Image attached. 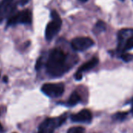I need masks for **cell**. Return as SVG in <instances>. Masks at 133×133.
<instances>
[{
	"instance_id": "2",
	"label": "cell",
	"mask_w": 133,
	"mask_h": 133,
	"mask_svg": "<svg viewBox=\"0 0 133 133\" xmlns=\"http://www.w3.org/2000/svg\"><path fill=\"white\" fill-rule=\"evenodd\" d=\"M66 118L67 115L66 114H65L60 117L49 118L45 119L40 125L37 133H54L56 129H58L65 122Z\"/></svg>"
},
{
	"instance_id": "13",
	"label": "cell",
	"mask_w": 133,
	"mask_h": 133,
	"mask_svg": "<svg viewBox=\"0 0 133 133\" xmlns=\"http://www.w3.org/2000/svg\"><path fill=\"white\" fill-rule=\"evenodd\" d=\"M67 133H85V129L83 127L76 126V127H72L69 129Z\"/></svg>"
},
{
	"instance_id": "18",
	"label": "cell",
	"mask_w": 133,
	"mask_h": 133,
	"mask_svg": "<svg viewBox=\"0 0 133 133\" xmlns=\"http://www.w3.org/2000/svg\"><path fill=\"white\" fill-rule=\"evenodd\" d=\"M121 1H124V0H121Z\"/></svg>"
},
{
	"instance_id": "11",
	"label": "cell",
	"mask_w": 133,
	"mask_h": 133,
	"mask_svg": "<svg viewBox=\"0 0 133 133\" xmlns=\"http://www.w3.org/2000/svg\"><path fill=\"white\" fill-rule=\"evenodd\" d=\"M106 30V24L104 21H101V20H99L94 26V33L95 34H101L104 31H105Z\"/></svg>"
},
{
	"instance_id": "10",
	"label": "cell",
	"mask_w": 133,
	"mask_h": 133,
	"mask_svg": "<svg viewBox=\"0 0 133 133\" xmlns=\"http://www.w3.org/2000/svg\"><path fill=\"white\" fill-rule=\"evenodd\" d=\"M80 101H81V97L79 96V94L77 92H73L70 95V97L67 101V104L69 106H75L78 103H79Z\"/></svg>"
},
{
	"instance_id": "3",
	"label": "cell",
	"mask_w": 133,
	"mask_h": 133,
	"mask_svg": "<svg viewBox=\"0 0 133 133\" xmlns=\"http://www.w3.org/2000/svg\"><path fill=\"white\" fill-rule=\"evenodd\" d=\"M51 21L48 23L45 30V37L48 41L52 40L59 32L62 26V19L56 11H52L51 13Z\"/></svg>"
},
{
	"instance_id": "6",
	"label": "cell",
	"mask_w": 133,
	"mask_h": 133,
	"mask_svg": "<svg viewBox=\"0 0 133 133\" xmlns=\"http://www.w3.org/2000/svg\"><path fill=\"white\" fill-rule=\"evenodd\" d=\"M94 44V41L87 37H79L74 38L71 42V46L73 50L77 51H83L90 48H91Z\"/></svg>"
},
{
	"instance_id": "16",
	"label": "cell",
	"mask_w": 133,
	"mask_h": 133,
	"mask_svg": "<svg viewBox=\"0 0 133 133\" xmlns=\"http://www.w3.org/2000/svg\"><path fill=\"white\" fill-rule=\"evenodd\" d=\"M2 125L0 123V132H2Z\"/></svg>"
},
{
	"instance_id": "4",
	"label": "cell",
	"mask_w": 133,
	"mask_h": 133,
	"mask_svg": "<svg viewBox=\"0 0 133 133\" xmlns=\"http://www.w3.org/2000/svg\"><path fill=\"white\" fill-rule=\"evenodd\" d=\"M32 22V13L29 9H24L18 12L12 14L9 19L7 25L13 26L17 23L30 24Z\"/></svg>"
},
{
	"instance_id": "14",
	"label": "cell",
	"mask_w": 133,
	"mask_h": 133,
	"mask_svg": "<svg viewBox=\"0 0 133 133\" xmlns=\"http://www.w3.org/2000/svg\"><path fill=\"white\" fill-rule=\"evenodd\" d=\"M41 65H42V58H40L37 60V63H36V66H35L36 69H37V70H39V69H41Z\"/></svg>"
},
{
	"instance_id": "12",
	"label": "cell",
	"mask_w": 133,
	"mask_h": 133,
	"mask_svg": "<svg viewBox=\"0 0 133 133\" xmlns=\"http://www.w3.org/2000/svg\"><path fill=\"white\" fill-rule=\"evenodd\" d=\"M128 114H129L128 112H118L114 115L113 119L116 121H123L127 118Z\"/></svg>"
},
{
	"instance_id": "1",
	"label": "cell",
	"mask_w": 133,
	"mask_h": 133,
	"mask_svg": "<svg viewBox=\"0 0 133 133\" xmlns=\"http://www.w3.org/2000/svg\"><path fill=\"white\" fill-rule=\"evenodd\" d=\"M77 58H72L60 48H55L48 55L46 62L47 72L52 77H60L76 64Z\"/></svg>"
},
{
	"instance_id": "7",
	"label": "cell",
	"mask_w": 133,
	"mask_h": 133,
	"mask_svg": "<svg viewBox=\"0 0 133 133\" xmlns=\"http://www.w3.org/2000/svg\"><path fill=\"white\" fill-rule=\"evenodd\" d=\"M14 0H2L0 2V23L7 17L10 16L16 9Z\"/></svg>"
},
{
	"instance_id": "17",
	"label": "cell",
	"mask_w": 133,
	"mask_h": 133,
	"mask_svg": "<svg viewBox=\"0 0 133 133\" xmlns=\"http://www.w3.org/2000/svg\"><path fill=\"white\" fill-rule=\"evenodd\" d=\"M80 2H87L88 0H79Z\"/></svg>"
},
{
	"instance_id": "9",
	"label": "cell",
	"mask_w": 133,
	"mask_h": 133,
	"mask_svg": "<svg viewBox=\"0 0 133 133\" xmlns=\"http://www.w3.org/2000/svg\"><path fill=\"white\" fill-rule=\"evenodd\" d=\"M98 62H99L98 58H96V57H94V58H93L92 59H90V61H88V62H87L86 63H84L83 65H81V66L79 68L78 71L76 72V75H75L76 79H77V80L81 79H82V75H83V72H88V71H90V70H91V69H93L94 67H96V66L97 65Z\"/></svg>"
},
{
	"instance_id": "5",
	"label": "cell",
	"mask_w": 133,
	"mask_h": 133,
	"mask_svg": "<svg viewBox=\"0 0 133 133\" xmlns=\"http://www.w3.org/2000/svg\"><path fill=\"white\" fill-rule=\"evenodd\" d=\"M41 91L49 97H59L65 91V86L63 83H45L42 86Z\"/></svg>"
},
{
	"instance_id": "15",
	"label": "cell",
	"mask_w": 133,
	"mask_h": 133,
	"mask_svg": "<svg viewBox=\"0 0 133 133\" xmlns=\"http://www.w3.org/2000/svg\"><path fill=\"white\" fill-rule=\"evenodd\" d=\"M29 1L30 0H19V4H20V5H25L26 3H28L29 2Z\"/></svg>"
},
{
	"instance_id": "19",
	"label": "cell",
	"mask_w": 133,
	"mask_h": 133,
	"mask_svg": "<svg viewBox=\"0 0 133 133\" xmlns=\"http://www.w3.org/2000/svg\"><path fill=\"white\" fill-rule=\"evenodd\" d=\"M13 133H16V132H13Z\"/></svg>"
},
{
	"instance_id": "8",
	"label": "cell",
	"mask_w": 133,
	"mask_h": 133,
	"mask_svg": "<svg viewBox=\"0 0 133 133\" xmlns=\"http://www.w3.org/2000/svg\"><path fill=\"white\" fill-rule=\"evenodd\" d=\"M93 118L92 113L87 109L80 111L79 112L74 114L71 116V120L73 122H80V123H90Z\"/></svg>"
}]
</instances>
